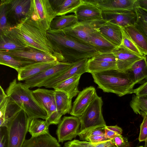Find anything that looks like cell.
<instances>
[{
	"instance_id": "6da1fadb",
	"label": "cell",
	"mask_w": 147,
	"mask_h": 147,
	"mask_svg": "<svg viewBox=\"0 0 147 147\" xmlns=\"http://www.w3.org/2000/svg\"><path fill=\"white\" fill-rule=\"evenodd\" d=\"M17 37L26 48L35 49L56 57L59 62L64 58L49 39L47 31L39 28L27 17L12 28Z\"/></svg>"
},
{
	"instance_id": "7a4b0ae2",
	"label": "cell",
	"mask_w": 147,
	"mask_h": 147,
	"mask_svg": "<svg viewBox=\"0 0 147 147\" xmlns=\"http://www.w3.org/2000/svg\"><path fill=\"white\" fill-rule=\"evenodd\" d=\"M47 33L49 40L64 57L63 62L72 63L91 58L99 53L93 46L79 42L61 30L50 28Z\"/></svg>"
},
{
	"instance_id": "3957f363",
	"label": "cell",
	"mask_w": 147,
	"mask_h": 147,
	"mask_svg": "<svg viewBox=\"0 0 147 147\" xmlns=\"http://www.w3.org/2000/svg\"><path fill=\"white\" fill-rule=\"evenodd\" d=\"M98 88L121 97L133 93L135 84L126 71L113 69L91 74Z\"/></svg>"
},
{
	"instance_id": "277c9868",
	"label": "cell",
	"mask_w": 147,
	"mask_h": 147,
	"mask_svg": "<svg viewBox=\"0 0 147 147\" xmlns=\"http://www.w3.org/2000/svg\"><path fill=\"white\" fill-rule=\"evenodd\" d=\"M8 97L24 111L29 118L46 119L48 117L46 111L40 106L34 97L32 91L25 84L17 80L10 83L6 90Z\"/></svg>"
},
{
	"instance_id": "5b68a950",
	"label": "cell",
	"mask_w": 147,
	"mask_h": 147,
	"mask_svg": "<svg viewBox=\"0 0 147 147\" xmlns=\"http://www.w3.org/2000/svg\"><path fill=\"white\" fill-rule=\"evenodd\" d=\"M57 16L50 0H31L27 17L39 28L47 31L52 22Z\"/></svg>"
},
{
	"instance_id": "8992f818",
	"label": "cell",
	"mask_w": 147,
	"mask_h": 147,
	"mask_svg": "<svg viewBox=\"0 0 147 147\" xmlns=\"http://www.w3.org/2000/svg\"><path fill=\"white\" fill-rule=\"evenodd\" d=\"M102 105L101 97L97 95L78 117L80 122L79 134L93 129H105L107 125L102 113Z\"/></svg>"
},
{
	"instance_id": "52a82bcc",
	"label": "cell",
	"mask_w": 147,
	"mask_h": 147,
	"mask_svg": "<svg viewBox=\"0 0 147 147\" xmlns=\"http://www.w3.org/2000/svg\"><path fill=\"white\" fill-rule=\"evenodd\" d=\"M30 119L25 112L20 111L8 123L7 147H22L28 131Z\"/></svg>"
},
{
	"instance_id": "ba28073f",
	"label": "cell",
	"mask_w": 147,
	"mask_h": 147,
	"mask_svg": "<svg viewBox=\"0 0 147 147\" xmlns=\"http://www.w3.org/2000/svg\"><path fill=\"white\" fill-rule=\"evenodd\" d=\"M105 21L102 19L93 21L79 22L73 26L60 30L79 42L89 44L88 40L90 34L97 30Z\"/></svg>"
},
{
	"instance_id": "9c48e42d",
	"label": "cell",
	"mask_w": 147,
	"mask_h": 147,
	"mask_svg": "<svg viewBox=\"0 0 147 147\" xmlns=\"http://www.w3.org/2000/svg\"><path fill=\"white\" fill-rule=\"evenodd\" d=\"M103 12L122 13L135 11L138 7V0H86Z\"/></svg>"
},
{
	"instance_id": "30bf717a",
	"label": "cell",
	"mask_w": 147,
	"mask_h": 147,
	"mask_svg": "<svg viewBox=\"0 0 147 147\" xmlns=\"http://www.w3.org/2000/svg\"><path fill=\"white\" fill-rule=\"evenodd\" d=\"M80 122L75 116H64L59 124L56 134L59 142L71 140L78 136Z\"/></svg>"
},
{
	"instance_id": "8fae6325",
	"label": "cell",
	"mask_w": 147,
	"mask_h": 147,
	"mask_svg": "<svg viewBox=\"0 0 147 147\" xmlns=\"http://www.w3.org/2000/svg\"><path fill=\"white\" fill-rule=\"evenodd\" d=\"M73 64V63L59 62L56 65L25 80L24 83L29 88L40 87L45 82L61 74Z\"/></svg>"
},
{
	"instance_id": "7c38bea8",
	"label": "cell",
	"mask_w": 147,
	"mask_h": 147,
	"mask_svg": "<svg viewBox=\"0 0 147 147\" xmlns=\"http://www.w3.org/2000/svg\"><path fill=\"white\" fill-rule=\"evenodd\" d=\"M89 59L85 58L73 63V65L61 74L45 82L40 87L53 88L59 83L76 75L87 72V63Z\"/></svg>"
},
{
	"instance_id": "4fadbf2b",
	"label": "cell",
	"mask_w": 147,
	"mask_h": 147,
	"mask_svg": "<svg viewBox=\"0 0 147 147\" xmlns=\"http://www.w3.org/2000/svg\"><path fill=\"white\" fill-rule=\"evenodd\" d=\"M0 127H7L8 123L22 110L7 96L0 86Z\"/></svg>"
},
{
	"instance_id": "5bb4252c",
	"label": "cell",
	"mask_w": 147,
	"mask_h": 147,
	"mask_svg": "<svg viewBox=\"0 0 147 147\" xmlns=\"http://www.w3.org/2000/svg\"><path fill=\"white\" fill-rule=\"evenodd\" d=\"M97 95L95 88L92 86L80 92L73 102L70 115L78 117L81 116Z\"/></svg>"
},
{
	"instance_id": "9a60e30c",
	"label": "cell",
	"mask_w": 147,
	"mask_h": 147,
	"mask_svg": "<svg viewBox=\"0 0 147 147\" xmlns=\"http://www.w3.org/2000/svg\"><path fill=\"white\" fill-rule=\"evenodd\" d=\"M1 0L6 5L8 18H13L16 22V25L27 17L31 0Z\"/></svg>"
},
{
	"instance_id": "2e32d148",
	"label": "cell",
	"mask_w": 147,
	"mask_h": 147,
	"mask_svg": "<svg viewBox=\"0 0 147 147\" xmlns=\"http://www.w3.org/2000/svg\"><path fill=\"white\" fill-rule=\"evenodd\" d=\"M0 52L36 62H49L58 60L57 58L54 56L30 48L14 51H0Z\"/></svg>"
},
{
	"instance_id": "e0dca14e",
	"label": "cell",
	"mask_w": 147,
	"mask_h": 147,
	"mask_svg": "<svg viewBox=\"0 0 147 147\" xmlns=\"http://www.w3.org/2000/svg\"><path fill=\"white\" fill-rule=\"evenodd\" d=\"M112 53L115 57L117 69L121 71H126L134 63L143 57L130 51L122 44L116 47Z\"/></svg>"
},
{
	"instance_id": "ac0fdd59",
	"label": "cell",
	"mask_w": 147,
	"mask_h": 147,
	"mask_svg": "<svg viewBox=\"0 0 147 147\" xmlns=\"http://www.w3.org/2000/svg\"><path fill=\"white\" fill-rule=\"evenodd\" d=\"M74 13L79 22L94 21L102 19V11L95 5L83 0V2Z\"/></svg>"
},
{
	"instance_id": "d6986e66",
	"label": "cell",
	"mask_w": 147,
	"mask_h": 147,
	"mask_svg": "<svg viewBox=\"0 0 147 147\" xmlns=\"http://www.w3.org/2000/svg\"><path fill=\"white\" fill-rule=\"evenodd\" d=\"M102 16L103 19L123 28L135 25L138 17L136 10L122 13L102 12Z\"/></svg>"
},
{
	"instance_id": "ffe728a7",
	"label": "cell",
	"mask_w": 147,
	"mask_h": 147,
	"mask_svg": "<svg viewBox=\"0 0 147 147\" xmlns=\"http://www.w3.org/2000/svg\"><path fill=\"white\" fill-rule=\"evenodd\" d=\"M97 30L116 47L122 44V34L121 28L119 26L105 20Z\"/></svg>"
},
{
	"instance_id": "44dd1931",
	"label": "cell",
	"mask_w": 147,
	"mask_h": 147,
	"mask_svg": "<svg viewBox=\"0 0 147 147\" xmlns=\"http://www.w3.org/2000/svg\"><path fill=\"white\" fill-rule=\"evenodd\" d=\"M58 60L49 62H38L29 65L18 71L17 79L25 81L58 63Z\"/></svg>"
},
{
	"instance_id": "7402d4cb",
	"label": "cell",
	"mask_w": 147,
	"mask_h": 147,
	"mask_svg": "<svg viewBox=\"0 0 147 147\" xmlns=\"http://www.w3.org/2000/svg\"><path fill=\"white\" fill-rule=\"evenodd\" d=\"M12 28L9 30L0 33V51H14L26 48L17 37Z\"/></svg>"
},
{
	"instance_id": "603a6c76",
	"label": "cell",
	"mask_w": 147,
	"mask_h": 147,
	"mask_svg": "<svg viewBox=\"0 0 147 147\" xmlns=\"http://www.w3.org/2000/svg\"><path fill=\"white\" fill-rule=\"evenodd\" d=\"M126 71L135 85L142 83L147 79V57L145 56L136 62Z\"/></svg>"
},
{
	"instance_id": "cb8c5ba5",
	"label": "cell",
	"mask_w": 147,
	"mask_h": 147,
	"mask_svg": "<svg viewBox=\"0 0 147 147\" xmlns=\"http://www.w3.org/2000/svg\"><path fill=\"white\" fill-rule=\"evenodd\" d=\"M32 94L38 103L46 111L47 114L56 104L55 90L38 88L32 91Z\"/></svg>"
},
{
	"instance_id": "d4e9b609",
	"label": "cell",
	"mask_w": 147,
	"mask_h": 147,
	"mask_svg": "<svg viewBox=\"0 0 147 147\" xmlns=\"http://www.w3.org/2000/svg\"><path fill=\"white\" fill-rule=\"evenodd\" d=\"M88 43L94 47L100 53L112 52L116 47L105 38L97 30L90 34L88 39Z\"/></svg>"
},
{
	"instance_id": "484cf974",
	"label": "cell",
	"mask_w": 147,
	"mask_h": 147,
	"mask_svg": "<svg viewBox=\"0 0 147 147\" xmlns=\"http://www.w3.org/2000/svg\"><path fill=\"white\" fill-rule=\"evenodd\" d=\"M140 51L145 56L147 55V37L135 25L123 28Z\"/></svg>"
},
{
	"instance_id": "4316f807",
	"label": "cell",
	"mask_w": 147,
	"mask_h": 147,
	"mask_svg": "<svg viewBox=\"0 0 147 147\" xmlns=\"http://www.w3.org/2000/svg\"><path fill=\"white\" fill-rule=\"evenodd\" d=\"M59 143L49 133L25 140L22 147H61Z\"/></svg>"
},
{
	"instance_id": "83f0119b",
	"label": "cell",
	"mask_w": 147,
	"mask_h": 147,
	"mask_svg": "<svg viewBox=\"0 0 147 147\" xmlns=\"http://www.w3.org/2000/svg\"><path fill=\"white\" fill-rule=\"evenodd\" d=\"M57 16L74 12L83 2V0H53L50 1Z\"/></svg>"
},
{
	"instance_id": "f1b7e54d",
	"label": "cell",
	"mask_w": 147,
	"mask_h": 147,
	"mask_svg": "<svg viewBox=\"0 0 147 147\" xmlns=\"http://www.w3.org/2000/svg\"><path fill=\"white\" fill-rule=\"evenodd\" d=\"M82 75H76L57 84L54 90L64 92L72 99L79 92L78 86Z\"/></svg>"
},
{
	"instance_id": "f546056e",
	"label": "cell",
	"mask_w": 147,
	"mask_h": 147,
	"mask_svg": "<svg viewBox=\"0 0 147 147\" xmlns=\"http://www.w3.org/2000/svg\"><path fill=\"white\" fill-rule=\"evenodd\" d=\"M36 62L0 52V64L15 69L17 71Z\"/></svg>"
},
{
	"instance_id": "4dcf8cb0",
	"label": "cell",
	"mask_w": 147,
	"mask_h": 147,
	"mask_svg": "<svg viewBox=\"0 0 147 147\" xmlns=\"http://www.w3.org/2000/svg\"><path fill=\"white\" fill-rule=\"evenodd\" d=\"M29 119L28 131L31 137H36L49 134V127L50 124L47 120L35 118Z\"/></svg>"
},
{
	"instance_id": "1f68e13d",
	"label": "cell",
	"mask_w": 147,
	"mask_h": 147,
	"mask_svg": "<svg viewBox=\"0 0 147 147\" xmlns=\"http://www.w3.org/2000/svg\"><path fill=\"white\" fill-rule=\"evenodd\" d=\"M55 91L56 105L58 113L62 116L70 113L72 107V99L64 92L56 90Z\"/></svg>"
},
{
	"instance_id": "d6a6232c",
	"label": "cell",
	"mask_w": 147,
	"mask_h": 147,
	"mask_svg": "<svg viewBox=\"0 0 147 147\" xmlns=\"http://www.w3.org/2000/svg\"><path fill=\"white\" fill-rule=\"evenodd\" d=\"M79 22L74 14L57 16L52 22L50 28L57 30L73 26Z\"/></svg>"
},
{
	"instance_id": "836d02e7",
	"label": "cell",
	"mask_w": 147,
	"mask_h": 147,
	"mask_svg": "<svg viewBox=\"0 0 147 147\" xmlns=\"http://www.w3.org/2000/svg\"><path fill=\"white\" fill-rule=\"evenodd\" d=\"M87 67V72L90 74L111 69H117L116 63L97 61L92 58L88 59Z\"/></svg>"
},
{
	"instance_id": "e575fe53",
	"label": "cell",
	"mask_w": 147,
	"mask_h": 147,
	"mask_svg": "<svg viewBox=\"0 0 147 147\" xmlns=\"http://www.w3.org/2000/svg\"><path fill=\"white\" fill-rule=\"evenodd\" d=\"M130 105L134 112L143 117L147 114V95L138 96L134 95Z\"/></svg>"
},
{
	"instance_id": "d590c367",
	"label": "cell",
	"mask_w": 147,
	"mask_h": 147,
	"mask_svg": "<svg viewBox=\"0 0 147 147\" xmlns=\"http://www.w3.org/2000/svg\"><path fill=\"white\" fill-rule=\"evenodd\" d=\"M64 147H116L111 140L99 143H92L85 140H77L67 142Z\"/></svg>"
},
{
	"instance_id": "8d00e7d4",
	"label": "cell",
	"mask_w": 147,
	"mask_h": 147,
	"mask_svg": "<svg viewBox=\"0 0 147 147\" xmlns=\"http://www.w3.org/2000/svg\"><path fill=\"white\" fill-rule=\"evenodd\" d=\"M121 27L122 34V44L127 49L136 54L141 57H144L145 56L138 50L124 28Z\"/></svg>"
},
{
	"instance_id": "74e56055",
	"label": "cell",
	"mask_w": 147,
	"mask_h": 147,
	"mask_svg": "<svg viewBox=\"0 0 147 147\" xmlns=\"http://www.w3.org/2000/svg\"><path fill=\"white\" fill-rule=\"evenodd\" d=\"M12 27L8 22L6 5L1 0L0 3V33L9 30Z\"/></svg>"
},
{
	"instance_id": "f35d334b",
	"label": "cell",
	"mask_w": 147,
	"mask_h": 147,
	"mask_svg": "<svg viewBox=\"0 0 147 147\" xmlns=\"http://www.w3.org/2000/svg\"><path fill=\"white\" fill-rule=\"evenodd\" d=\"M122 129L117 125L114 126H107L105 129V135L106 138L111 140L116 136L121 135Z\"/></svg>"
},
{
	"instance_id": "ab89813d",
	"label": "cell",
	"mask_w": 147,
	"mask_h": 147,
	"mask_svg": "<svg viewBox=\"0 0 147 147\" xmlns=\"http://www.w3.org/2000/svg\"><path fill=\"white\" fill-rule=\"evenodd\" d=\"M91 58L97 61L116 63L115 57L112 52L105 53H99Z\"/></svg>"
},
{
	"instance_id": "60d3db41",
	"label": "cell",
	"mask_w": 147,
	"mask_h": 147,
	"mask_svg": "<svg viewBox=\"0 0 147 147\" xmlns=\"http://www.w3.org/2000/svg\"><path fill=\"white\" fill-rule=\"evenodd\" d=\"M103 135H105V129L99 128L79 133L78 136L80 140H85L86 138L89 137Z\"/></svg>"
},
{
	"instance_id": "b9f144b4",
	"label": "cell",
	"mask_w": 147,
	"mask_h": 147,
	"mask_svg": "<svg viewBox=\"0 0 147 147\" xmlns=\"http://www.w3.org/2000/svg\"><path fill=\"white\" fill-rule=\"evenodd\" d=\"M143 120L140 125V131L138 140L140 142H147V114L143 117Z\"/></svg>"
},
{
	"instance_id": "7bdbcfd3",
	"label": "cell",
	"mask_w": 147,
	"mask_h": 147,
	"mask_svg": "<svg viewBox=\"0 0 147 147\" xmlns=\"http://www.w3.org/2000/svg\"><path fill=\"white\" fill-rule=\"evenodd\" d=\"M111 140L116 147H128L129 146L127 138L121 135L116 136Z\"/></svg>"
},
{
	"instance_id": "ee69618b",
	"label": "cell",
	"mask_w": 147,
	"mask_h": 147,
	"mask_svg": "<svg viewBox=\"0 0 147 147\" xmlns=\"http://www.w3.org/2000/svg\"><path fill=\"white\" fill-rule=\"evenodd\" d=\"M8 132L5 127H0V147H7Z\"/></svg>"
},
{
	"instance_id": "f6af8a7d",
	"label": "cell",
	"mask_w": 147,
	"mask_h": 147,
	"mask_svg": "<svg viewBox=\"0 0 147 147\" xmlns=\"http://www.w3.org/2000/svg\"><path fill=\"white\" fill-rule=\"evenodd\" d=\"M133 93L138 96L147 95V81L137 88L134 89Z\"/></svg>"
},
{
	"instance_id": "bcb514c9",
	"label": "cell",
	"mask_w": 147,
	"mask_h": 147,
	"mask_svg": "<svg viewBox=\"0 0 147 147\" xmlns=\"http://www.w3.org/2000/svg\"><path fill=\"white\" fill-rule=\"evenodd\" d=\"M109 140L107 138L105 135H103L89 137L86 138L85 140L92 143H99Z\"/></svg>"
},
{
	"instance_id": "7dc6e473",
	"label": "cell",
	"mask_w": 147,
	"mask_h": 147,
	"mask_svg": "<svg viewBox=\"0 0 147 147\" xmlns=\"http://www.w3.org/2000/svg\"><path fill=\"white\" fill-rule=\"evenodd\" d=\"M137 22L135 24L147 37V24L138 16Z\"/></svg>"
},
{
	"instance_id": "c3c4849f",
	"label": "cell",
	"mask_w": 147,
	"mask_h": 147,
	"mask_svg": "<svg viewBox=\"0 0 147 147\" xmlns=\"http://www.w3.org/2000/svg\"><path fill=\"white\" fill-rule=\"evenodd\" d=\"M136 11L138 16L147 24V11L138 7Z\"/></svg>"
},
{
	"instance_id": "681fc988",
	"label": "cell",
	"mask_w": 147,
	"mask_h": 147,
	"mask_svg": "<svg viewBox=\"0 0 147 147\" xmlns=\"http://www.w3.org/2000/svg\"><path fill=\"white\" fill-rule=\"evenodd\" d=\"M138 7L147 11V0H138Z\"/></svg>"
},
{
	"instance_id": "f907efd6",
	"label": "cell",
	"mask_w": 147,
	"mask_h": 147,
	"mask_svg": "<svg viewBox=\"0 0 147 147\" xmlns=\"http://www.w3.org/2000/svg\"><path fill=\"white\" fill-rule=\"evenodd\" d=\"M143 147V146H139V147Z\"/></svg>"
}]
</instances>
